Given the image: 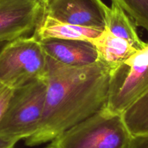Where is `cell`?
I'll use <instances>...</instances> for the list:
<instances>
[{
  "label": "cell",
  "mask_w": 148,
  "mask_h": 148,
  "mask_svg": "<svg viewBox=\"0 0 148 148\" xmlns=\"http://www.w3.org/2000/svg\"><path fill=\"white\" fill-rule=\"evenodd\" d=\"M110 68L98 60L69 66L47 56L45 109L35 134L25 145L37 146L52 139L106 106Z\"/></svg>",
  "instance_id": "6da1fadb"
},
{
  "label": "cell",
  "mask_w": 148,
  "mask_h": 148,
  "mask_svg": "<svg viewBox=\"0 0 148 148\" xmlns=\"http://www.w3.org/2000/svg\"><path fill=\"white\" fill-rule=\"evenodd\" d=\"M132 138L121 115L105 107L58 135L46 148H129Z\"/></svg>",
  "instance_id": "7a4b0ae2"
},
{
  "label": "cell",
  "mask_w": 148,
  "mask_h": 148,
  "mask_svg": "<svg viewBox=\"0 0 148 148\" xmlns=\"http://www.w3.org/2000/svg\"><path fill=\"white\" fill-rule=\"evenodd\" d=\"M47 88L46 77L14 89L0 122V136L18 142L36 132L44 113Z\"/></svg>",
  "instance_id": "3957f363"
},
{
  "label": "cell",
  "mask_w": 148,
  "mask_h": 148,
  "mask_svg": "<svg viewBox=\"0 0 148 148\" xmlns=\"http://www.w3.org/2000/svg\"><path fill=\"white\" fill-rule=\"evenodd\" d=\"M47 77V55L34 36L9 42L0 53V83L12 89Z\"/></svg>",
  "instance_id": "277c9868"
},
{
  "label": "cell",
  "mask_w": 148,
  "mask_h": 148,
  "mask_svg": "<svg viewBox=\"0 0 148 148\" xmlns=\"http://www.w3.org/2000/svg\"><path fill=\"white\" fill-rule=\"evenodd\" d=\"M148 91V42L117 68L110 70L105 108L121 115Z\"/></svg>",
  "instance_id": "5b68a950"
},
{
  "label": "cell",
  "mask_w": 148,
  "mask_h": 148,
  "mask_svg": "<svg viewBox=\"0 0 148 148\" xmlns=\"http://www.w3.org/2000/svg\"><path fill=\"white\" fill-rule=\"evenodd\" d=\"M45 9L43 0H0V42L34 32Z\"/></svg>",
  "instance_id": "8992f818"
},
{
  "label": "cell",
  "mask_w": 148,
  "mask_h": 148,
  "mask_svg": "<svg viewBox=\"0 0 148 148\" xmlns=\"http://www.w3.org/2000/svg\"><path fill=\"white\" fill-rule=\"evenodd\" d=\"M108 8L102 0H49L45 13L62 22L103 31Z\"/></svg>",
  "instance_id": "52a82bcc"
},
{
  "label": "cell",
  "mask_w": 148,
  "mask_h": 148,
  "mask_svg": "<svg viewBox=\"0 0 148 148\" xmlns=\"http://www.w3.org/2000/svg\"><path fill=\"white\" fill-rule=\"evenodd\" d=\"M47 57L69 66H86L98 61L95 46L80 40L48 39L39 41Z\"/></svg>",
  "instance_id": "ba28073f"
},
{
  "label": "cell",
  "mask_w": 148,
  "mask_h": 148,
  "mask_svg": "<svg viewBox=\"0 0 148 148\" xmlns=\"http://www.w3.org/2000/svg\"><path fill=\"white\" fill-rule=\"evenodd\" d=\"M102 31L62 22L45 12L35 28L34 36L39 41L48 39L80 40L91 42Z\"/></svg>",
  "instance_id": "9c48e42d"
},
{
  "label": "cell",
  "mask_w": 148,
  "mask_h": 148,
  "mask_svg": "<svg viewBox=\"0 0 148 148\" xmlns=\"http://www.w3.org/2000/svg\"><path fill=\"white\" fill-rule=\"evenodd\" d=\"M91 43L96 49L98 60L111 70L117 68L137 51L129 42L116 36L106 28Z\"/></svg>",
  "instance_id": "30bf717a"
},
{
  "label": "cell",
  "mask_w": 148,
  "mask_h": 148,
  "mask_svg": "<svg viewBox=\"0 0 148 148\" xmlns=\"http://www.w3.org/2000/svg\"><path fill=\"white\" fill-rule=\"evenodd\" d=\"M136 25L132 18L114 1L106 12L105 28L116 36L124 39L137 50L146 46L147 43L139 38Z\"/></svg>",
  "instance_id": "8fae6325"
},
{
  "label": "cell",
  "mask_w": 148,
  "mask_h": 148,
  "mask_svg": "<svg viewBox=\"0 0 148 148\" xmlns=\"http://www.w3.org/2000/svg\"><path fill=\"white\" fill-rule=\"evenodd\" d=\"M121 116L132 136L148 135V91L126 108Z\"/></svg>",
  "instance_id": "7c38bea8"
},
{
  "label": "cell",
  "mask_w": 148,
  "mask_h": 148,
  "mask_svg": "<svg viewBox=\"0 0 148 148\" xmlns=\"http://www.w3.org/2000/svg\"><path fill=\"white\" fill-rule=\"evenodd\" d=\"M116 2L132 18L136 26L148 33V0H111Z\"/></svg>",
  "instance_id": "4fadbf2b"
},
{
  "label": "cell",
  "mask_w": 148,
  "mask_h": 148,
  "mask_svg": "<svg viewBox=\"0 0 148 148\" xmlns=\"http://www.w3.org/2000/svg\"><path fill=\"white\" fill-rule=\"evenodd\" d=\"M14 89L0 83V122L3 118Z\"/></svg>",
  "instance_id": "5bb4252c"
},
{
  "label": "cell",
  "mask_w": 148,
  "mask_h": 148,
  "mask_svg": "<svg viewBox=\"0 0 148 148\" xmlns=\"http://www.w3.org/2000/svg\"><path fill=\"white\" fill-rule=\"evenodd\" d=\"M129 148H148V135L132 136Z\"/></svg>",
  "instance_id": "9a60e30c"
},
{
  "label": "cell",
  "mask_w": 148,
  "mask_h": 148,
  "mask_svg": "<svg viewBox=\"0 0 148 148\" xmlns=\"http://www.w3.org/2000/svg\"><path fill=\"white\" fill-rule=\"evenodd\" d=\"M17 142L0 136V148H14Z\"/></svg>",
  "instance_id": "2e32d148"
},
{
  "label": "cell",
  "mask_w": 148,
  "mask_h": 148,
  "mask_svg": "<svg viewBox=\"0 0 148 148\" xmlns=\"http://www.w3.org/2000/svg\"><path fill=\"white\" fill-rule=\"evenodd\" d=\"M8 42H0V53L2 51V49H4V47H5V45L8 44Z\"/></svg>",
  "instance_id": "e0dca14e"
},
{
  "label": "cell",
  "mask_w": 148,
  "mask_h": 148,
  "mask_svg": "<svg viewBox=\"0 0 148 148\" xmlns=\"http://www.w3.org/2000/svg\"><path fill=\"white\" fill-rule=\"evenodd\" d=\"M43 1H44V2H45V3H47V2H49V0H43Z\"/></svg>",
  "instance_id": "ac0fdd59"
}]
</instances>
